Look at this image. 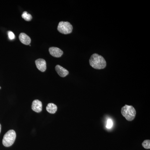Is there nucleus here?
I'll use <instances>...</instances> for the list:
<instances>
[{
  "label": "nucleus",
  "instance_id": "obj_1",
  "mask_svg": "<svg viewBox=\"0 0 150 150\" xmlns=\"http://www.w3.org/2000/svg\"><path fill=\"white\" fill-rule=\"evenodd\" d=\"M89 63L92 67L96 69H102L106 66V62L104 58L96 54L92 55L89 60Z\"/></svg>",
  "mask_w": 150,
  "mask_h": 150
},
{
  "label": "nucleus",
  "instance_id": "obj_2",
  "mask_svg": "<svg viewBox=\"0 0 150 150\" xmlns=\"http://www.w3.org/2000/svg\"><path fill=\"white\" fill-rule=\"evenodd\" d=\"M121 112L123 117L128 121H132L135 118L136 110L132 105H125L121 108Z\"/></svg>",
  "mask_w": 150,
  "mask_h": 150
},
{
  "label": "nucleus",
  "instance_id": "obj_3",
  "mask_svg": "<svg viewBox=\"0 0 150 150\" xmlns=\"http://www.w3.org/2000/svg\"><path fill=\"white\" fill-rule=\"evenodd\" d=\"M16 137L15 131L13 130H9L4 136L2 141L3 144L4 146H11L14 143Z\"/></svg>",
  "mask_w": 150,
  "mask_h": 150
},
{
  "label": "nucleus",
  "instance_id": "obj_4",
  "mask_svg": "<svg viewBox=\"0 0 150 150\" xmlns=\"http://www.w3.org/2000/svg\"><path fill=\"white\" fill-rule=\"evenodd\" d=\"M57 30L62 34H70L72 32L73 26L69 22L61 21L58 25Z\"/></svg>",
  "mask_w": 150,
  "mask_h": 150
},
{
  "label": "nucleus",
  "instance_id": "obj_5",
  "mask_svg": "<svg viewBox=\"0 0 150 150\" xmlns=\"http://www.w3.org/2000/svg\"><path fill=\"white\" fill-rule=\"evenodd\" d=\"M35 64L36 67L40 71L43 72L46 69V62L44 59H39L35 60Z\"/></svg>",
  "mask_w": 150,
  "mask_h": 150
},
{
  "label": "nucleus",
  "instance_id": "obj_6",
  "mask_svg": "<svg viewBox=\"0 0 150 150\" xmlns=\"http://www.w3.org/2000/svg\"><path fill=\"white\" fill-rule=\"evenodd\" d=\"M49 52L51 56L56 58L61 57L63 54V51L57 47H52L49 48Z\"/></svg>",
  "mask_w": 150,
  "mask_h": 150
},
{
  "label": "nucleus",
  "instance_id": "obj_7",
  "mask_svg": "<svg viewBox=\"0 0 150 150\" xmlns=\"http://www.w3.org/2000/svg\"><path fill=\"white\" fill-rule=\"evenodd\" d=\"M31 107L33 111L36 112H40L42 110V102L38 100H35L32 103Z\"/></svg>",
  "mask_w": 150,
  "mask_h": 150
},
{
  "label": "nucleus",
  "instance_id": "obj_8",
  "mask_svg": "<svg viewBox=\"0 0 150 150\" xmlns=\"http://www.w3.org/2000/svg\"><path fill=\"white\" fill-rule=\"evenodd\" d=\"M55 69L58 74L62 77H65L69 74L68 70L59 65H56L55 67Z\"/></svg>",
  "mask_w": 150,
  "mask_h": 150
},
{
  "label": "nucleus",
  "instance_id": "obj_9",
  "mask_svg": "<svg viewBox=\"0 0 150 150\" xmlns=\"http://www.w3.org/2000/svg\"><path fill=\"white\" fill-rule=\"evenodd\" d=\"M19 39L21 42L25 45H30L31 42V39L27 34L23 33H21L19 35Z\"/></svg>",
  "mask_w": 150,
  "mask_h": 150
},
{
  "label": "nucleus",
  "instance_id": "obj_10",
  "mask_svg": "<svg viewBox=\"0 0 150 150\" xmlns=\"http://www.w3.org/2000/svg\"><path fill=\"white\" fill-rule=\"evenodd\" d=\"M46 110L49 113L51 114H54L57 110V106L56 105L53 103H48L46 106Z\"/></svg>",
  "mask_w": 150,
  "mask_h": 150
},
{
  "label": "nucleus",
  "instance_id": "obj_11",
  "mask_svg": "<svg viewBox=\"0 0 150 150\" xmlns=\"http://www.w3.org/2000/svg\"><path fill=\"white\" fill-rule=\"evenodd\" d=\"M21 16L25 20L27 21H30L32 19V16L30 14L28 13L26 11L23 12Z\"/></svg>",
  "mask_w": 150,
  "mask_h": 150
},
{
  "label": "nucleus",
  "instance_id": "obj_12",
  "mask_svg": "<svg viewBox=\"0 0 150 150\" xmlns=\"http://www.w3.org/2000/svg\"><path fill=\"white\" fill-rule=\"evenodd\" d=\"M142 146L146 149H150V140H145L142 144Z\"/></svg>",
  "mask_w": 150,
  "mask_h": 150
},
{
  "label": "nucleus",
  "instance_id": "obj_13",
  "mask_svg": "<svg viewBox=\"0 0 150 150\" xmlns=\"http://www.w3.org/2000/svg\"><path fill=\"white\" fill-rule=\"evenodd\" d=\"M112 120L110 119H108L107 120V124H106V127L107 129H110L112 128Z\"/></svg>",
  "mask_w": 150,
  "mask_h": 150
},
{
  "label": "nucleus",
  "instance_id": "obj_14",
  "mask_svg": "<svg viewBox=\"0 0 150 150\" xmlns=\"http://www.w3.org/2000/svg\"><path fill=\"white\" fill-rule=\"evenodd\" d=\"M9 38L10 40H13L15 38V35L11 31H8V32Z\"/></svg>",
  "mask_w": 150,
  "mask_h": 150
},
{
  "label": "nucleus",
  "instance_id": "obj_15",
  "mask_svg": "<svg viewBox=\"0 0 150 150\" xmlns=\"http://www.w3.org/2000/svg\"><path fill=\"white\" fill-rule=\"evenodd\" d=\"M1 124H0V133L1 132Z\"/></svg>",
  "mask_w": 150,
  "mask_h": 150
},
{
  "label": "nucleus",
  "instance_id": "obj_16",
  "mask_svg": "<svg viewBox=\"0 0 150 150\" xmlns=\"http://www.w3.org/2000/svg\"><path fill=\"white\" fill-rule=\"evenodd\" d=\"M1 86H0V89H1Z\"/></svg>",
  "mask_w": 150,
  "mask_h": 150
}]
</instances>
